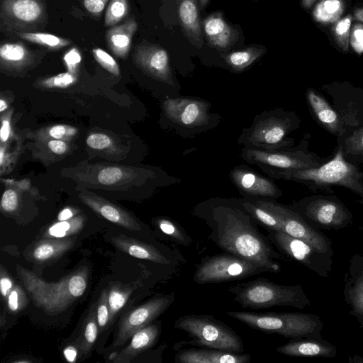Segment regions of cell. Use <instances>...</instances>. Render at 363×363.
<instances>
[{
    "instance_id": "1",
    "label": "cell",
    "mask_w": 363,
    "mask_h": 363,
    "mask_svg": "<svg viewBox=\"0 0 363 363\" xmlns=\"http://www.w3.org/2000/svg\"><path fill=\"white\" fill-rule=\"evenodd\" d=\"M193 215L210 229L207 238L223 252L257 262L277 272L281 256L239 199H213L198 204Z\"/></svg>"
},
{
    "instance_id": "2",
    "label": "cell",
    "mask_w": 363,
    "mask_h": 363,
    "mask_svg": "<svg viewBox=\"0 0 363 363\" xmlns=\"http://www.w3.org/2000/svg\"><path fill=\"white\" fill-rule=\"evenodd\" d=\"M16 269L33 304L49 315L65 311L86 289V267L78 269L56 282L45 281L19 264Z\"/></svg>"
},
{
    "instance_id": "3",
    "label": "cell",
    "mask_w": 363,
    "mask_h": 363,
    "mask_svg": "<svg viewBox=\"0 0 363 363\" xmlns=\"http://www.w3.org/2000/svg\"><path fill=\"white\" fill-rule=\"evenodd\" d=\"M270 177L299 182L313 190L331 191V186H343L363 198V172L345 160L342 145L331 160L319 167L284 170Z\"/></svg>"
},
{
    "instance_id": "4",
    "label": "cell",
    "mask_w": 363,
    "mask_h": 363,
    "mask_svg": "<svg viewBox=\"0 0 363 363\" xmlns=\"http://www.w3.org/2000/svg\"><path fill=\"white\" fill-rule=\"evenodd\" d=\"M174 328L185 332L191 340L181 341L175 350L184 345L242 353L243 341L231 328L211 315L191 314L179 317Z\"/></svg>"
},
{
    "instance_id": "5",
    "label": "cell",
    "mask_w": 363,
    "mask_h": 363,
    "mask_svg": "<svg viewBox=\"0 0 363 363\" xmlns=\"http://www.w3.org/2000/svg\"><path fill=\"white\" fill-rule=\"evenodd\" d=\"M300 120L295 113L282 109L266 111L256 116L252 124L243 129L238 143L244 147L265 150L290 148L287 135L297 128Z\"/></svg>"
},
{
    "instance_id": "6",
    "label": "cell",
    "mask_w": 363,
    "mask_h": 363,
    "mask_svg": "<svg viewBox=\"0 0 363 363\" xmlns=\"http://www.w3.org/2000/svg\"><path fill=\"white\" fill-rule=\"evenodd\" d=\"M228 291L242 308L253 310L299 306L301 303V294L297 286L280 285L262 277L233 285Z\"/></svg>"
},
{
    "instance_id": "7",
    "label": "cell",
    "mask_w": 363,
    "mask_h": 363,
    "mask_svg": "<svg viewBox=\"0 0 363 363\" xmlns=\"http://www.w3.org/2000/svg\"><path fill=\"white\" fill-rule=\"evenodd\" d=\"M263 273L273 272L261 264L223 252L202 258L196 265L193 280L201 285L220 284Z\"/></svg>"
},
{
    "instance_id": "8",
    "label": "cell",
    "mask_w": 363,
    "mask_h": 363,
    "mask_svg": "<svg viewBox=\"0 0 363 363\" xmlns=\"http://www.w3.org/2000/svg\"><path fill=\"white\" fill-rule=\"evenodd\" d=\"M240 157L247 163L258 166L269 177L284 170L314 168L324 163L315 155L301 149L265 150L244 147Z\"/></svg>"
},
{
    "instance_id": "9",
    "label": "cell",
    "mask_w": 363,
    "mask_h": 363,
    "mask_svg": "<svg viewBox=\"0 0 363 363\" xmlns=\"http://www.w3.org/2000/svg\"><path fill=\"white\" fill-rule=\"evenodd\" d=\"M47 20L45 0H1V27L5 32H34Z\"/></svg>"
},
{
    "instance_id": "10",
    "label": "cell",
    "mask_w": 363,
    "mask_h": 363,
    "mask_svg": "<svg viewBox=\"0 0 363 363\" xmlns=\"http://www.w3.org/2000/svg\"><path fill=\"white\" fill-rule=\"evenodd\" d=\"M227 314L252 329L267 333L295 337L303 335L308 330L307 318L296 313L230 311Z\"/></svg>"
},
{
    "instance_id": "11",
    "label": "cell",
    "mask_w": 363,
    "mask_h": 363,
    "mask_svg": "<svg viewBox=\"0 0 363 363\" xmlns=\"http://www.w3.org/2000/svg\"><path fill=\"white\" fill-rule=\"evenodd\" d=\"M174 301V293L159 294L127 313L121 319L113 347L123 345L136 332L152 323Z\"/></svg>"
},
{
    "instance_id": "12",
    "label": "cell",
    "mask_w": 363,
    "mask_h": 363,
    "mask_svg": "<svg viewBox=\"0 0 363 363\" xmlns=\"http://www.w3.org/2000/svg\"><path fill=\"white\" fill-rule=\"evenodd\" d=\"M113 244L121 251L128 255L145 259L157 264L178 269L186 260L177 250H162L154 245L144 242L123 235L111 238Z\"/></svg>"
},
{
    "instance_id": "13",
    "label": "cell",
    "mask_w": 363,
    "mask_h": 363,
    "mask_svg": "<svg viewBox=\"0 0 363 363\" xmlns=\"http://www.w3.org/2000/svg\"><path fill=\"white\" fill-rule=\"evenodd\" d=\"M163 108L167 118L181 128L204 127L210 118L208 103L199 99H167L164 102Z\"/></svg>"
},
{
    "instance_id": "14",
    "label": "cell",
    "mask_w": 363,
    "mask_h": 363,
    "mask_svg": "<svg viewBox=\"0 0 363 363\" xmlns=\"http://www.w3.org/2000/svg\"><path fill=\"white\" fill-rule=\"evenodd\" d=\"M133 60L145 73L170 84H173L167 52L161 46L143 41L135 45Z\"/></svg>"
},
{
    "instance_id": "15",
    "label": "cell",
    "mask_w": 363,
    "mask_h": 363,
    "mask_svg": "<svg viewBox=\"0 0 363 363\" xmlns=\"http://www.w3.org/2000/svg\"><path fill=\"white\" fill-rule=\"evenodd\" d=\"M230 177L240 193L244 196L276 199L282 194L269 179L245 165L235 167Z\"/></svg>"
},
{
    "instance_id": "16",
    "label": "cell",
    "mask_w": 363,
    "mask_h": 363,
    "mask_svg": "<svg viewBox=\"0 0 363 363\" xmlns=\"http://www.w3.org/2000/svg\"><path fill=\"white\" fill-rule=\"evenodd\" d=\"M174 360L177 363H250L247 353H236L206 347H190L177 350Z\"/></svg>"
},
{
    "instance_id": "17",
    "label": "cell",
    "mask_w": 363,
    "mask_h": 363,
    "mask_svg": "<svg viewBox=\"0 0 363 363\" xmlns=\"http://www.w3.org/2000/svg\"><path fill=\"white\" fill-rule=\"evenodd\" d=\"M162 330V322L153 321L136 332L130 344L120 352H113L109 359L115 363H129L157 342Z\"/></svg>"
},
{
    "instance_id": "18",
    "label": "cell",
    "mask_w": 363,
    "mask_h": 363,
    "mask_svg": "<svg viewBox=\"0 0 363 363\" xmlns=\"http://www.w3.org/2000/svg\"><path fill=\"white\" fill-rule=\"evenodd\" d=\"M79 197L84 203L106 220L130 230H142L138 222L130 213L104 199L87 192L79 194Z\"/></svg>"
},
{
    "instance_id": "19",
    "label": "cell",
    "mask_w": 363,
    "mask_h": 363,
    "mask_svg": "<svg viewBox=\"0 0 363 363\" xmlns=\"http://www.w3.org/2000/svg\"><path fill=\"white\" fill-rule=\"evenodd\" d=\"M203 26L209 45L218 50L230 48L238 38V32L224 20L220 12L207 16Z\"/></svg>"
},
{
    "instance_id": "20",
    "label": "cell",
    "mask_w": 363,
    "mask_h": 363,
    "mask_svg": "<svg viewBox=\"0 0 363 363\" xmlns=\"http://www.w3.org/2000/svg\"><path fill=\"white\" fill-rule=\"evenodd\" d=\"M39 54L21 42L4 43L0 47L1 67L4 69L21 70L33 65Z\"/></svg>"
},
{
    "instance_id": "21",
    "label": "cell",
    "mask_w": 363,
    "mask_h": 363,
    "mask_svg": "<svg viewBox=\"0 0 363 363\" xmlns=\"http://www.w3.org/2000/svg\"><path fill=\"white\" fill-rule=\"evenodd\" d=\"M75 238H47L37 241L29 249L26 258L31 262L45 263L53 261L74 245Z\"/></svg>"
},
{
    "instance_id": "22",
    "label": "cell",
    "mask_w": 363,
    "mask_h": 363,
    "mask_svg": "<svg viewBox=\"0 0 363 363\" xmlns=\"http://www.w3.org/2000/svg\"><path fill=\"white\" fill-rule=\"evenodd\" d=\"M138 24L134 18L123 23L111 26L106 32V43L111 52L118 57L125 60L129 54L133 35Z\"/></svg>"
},
{
    "instance_id": "23",
    "label": "cell",
    "mask_w": 363,
    "mask_h": 363,
    "mask_svg": "<svg viewBox=\"0 0 363 363\" xmlns=\"http://www.w3.org/2000/svg\"><path fill=\"white\" fill-rule=\"evenodd\" d=\"M308 104L318 121L333 134L341 137L345 133L340 116L326 100L312 89L306 92Z\"/></svg>"
},
{
    "instance_id": "24",
    "label": "cell",
    "mask_w": 363,
    "mask_h": 363,
    "mask_svg": "<svg viewBox=\"0 0 363 363\" xmlns=\"http://www.w3.org/2000/svg\"><path fill=\"white\" fill-rule=\"evenodd\" d=\"M179 23L188 40L200 48L203 35L199 21L197 0H177Z\"/></svg>"
},
{
    "instance_id": "25",
    "label": "cell",
    "mask_w": 363,
    "mask_h": 363,
    "mask_svg": "<svg viewBox=\"0 0 363 363\" xmlns=\"http://www.w3.org/2000/svg\"><path fill=\"white\" fill-rule=\"evenodd\" d=\"M266 52L263 46H251L223 55L225 63L233 70L241 72Z\"/></svg>"
},
{
    "instance_id": "26",
    "label": "cell",
    "mask_w": 363,
    "mask_h": 363,
    "mask_svg": "<svg viewBox=\"0 0 363 363\" xmlns=\"http://www.w3.org/2000/svg\"><path fill=\"white\" fill-rule=\"evenodd\" d=\"M155 226L169 240L176 245L189 247L193 240L177 222L166 217H160L154 221Z\"/></svg>"
},
{
    "instance_id": "27",
    "label": "cell",
    "mask_w": 363,
    "mask_h": 363,
    "mask_svg": "<svg viewBox=\"0 0 363 363\" xmlns=\"http://www.w3.org/2000/svg\"><path fill=\"white\" fill-rule=\"evenodd\" d=\"M239 201L256 222L267 230L283 231L281 223L271 212L257 205L247 196H244Z\"/></svg>"
},
{
    "instance_id": "28",
    "label": "cell",
    "mask_w": 363,
    "mask_h": 363,
    "mask_svg": "<svg viewBox=\"0 0 363 363\" xmlns=\"http://www.w3.org/2000/svg\"><path fill=\"white\" fill-rule=\"evenodd\" d=\"M20 38L43 46L50 50H58L71 44V40L43 32H16Z\"/></svg>"
},
{
    "instance_id": "29",
    "label": "cell",
    "mask_w": 363,
    "mask_h": 363,
    "mask_svg": "<svg viewBox=\"0 0 363 363\" xmlns=\"http://www.w3.org/2000/svg\"><path fill=\"white\" fill-rule=\"evenodd\" d=\"M307 211L313 213L323 224H329L342 211V208L333 201L316 199L309 203Z\"/></svg>"
},
{
    "instance_id": "30",
    "label": "cell",
    "mask_w": 363,
    "mask_h": 363,
    "mask_svg": "<svg viewBox=\"0 0 363 363\" xmlns=\"http://www.w3.org/2000/svg\"><path fill=\"white\" fill-rule=\"evenodd\" d=\"M84 218L77 216L67 220L59 221L52 225L47 230L46 234L54 238H69L79 233L84 226Z\"/></svg>"
},
{
    "instance_id": "31",
    "label": "cell",
    "mask_w": 363,
    "mask_h": 363,
    "mask_svg": "<svg viewBox=\"0 0 363 363\" xmlns=\"http://www.w3.org/2000/svg\"><path fill=\"white\" fill-rule=\"evenodd\" d=\"M99 333L96 308L94 305L87 315L82 333L80 347L83 354H86L90 351L97 339Z\"/></svg>"
},
{
    "instance_id": "32",
    "label": "cell",
    "mask_w": 363,
    "mask_h": 363,
    "mask_svg": "<svg viewBox=\"0 0 363 363\" xmlns=\"http://www.w3.org/2000/svg\"><path fill=\"white\" fill-rule=\"evenodd\" d=\"M131 290L120 284H113L108 290V303L110 311V323L116 315L126 303Z\"/></svg>"
},
{
    "instance_id": "33",
    "label": "cell",
    "mask_w": 363,
    "mask_h": 363,
    "mask_svg": "<svg viewBox=\"0 0 363 363\" xmlns=\"http://www.w3.org/2000/svg\"><path fill=\"white\" fill-rule=\"evenodd\" d=\"M279 353L290 356H314L322 352L321 347L313 342H291L277 348Z\"/></svg>"
},
{
    "instance_id": "34",
    "label": "cell",
    "mask_w": 363,
    "mask_h": 363,
    "mask_svg": "<svg viewBox=\"0 0 363 363\" xmlns=\"http://www.w3.org/2000/svg\"><path fill=\"white\" fill-rule=\"evenodd\" d=\"M129 12L128 0H111L106 11L105 26H113L125 18Z\"/></svg>"
},
{
    "instance_id": "35",
    "label": "cell",
    "mask_w": 363,
    "mask_h": 363,
    "mask_svg": "<svg viewBox=\"0 0 363 363\" xmlns=\"http://www.w3.org/2000/svg\"><path fill=\"white\" fill-rule=\"evenodd\" d=\"M341 9L342 3L340 0H325L315 8L314 16L320 21H331L337 18Z\"/></svg>"
},
{
    "instance_id": "36",
    "label": "cell",
    "mask_w": 363,
    "mask_h": 363,
    "mask_svg": "<svg viewBox=\"0 0 363 363\" xmlns=\"http://www.w3.org/2000/svg\"><path fill=\"white\" fill-rule=\"evenodd\" d=\"M342 147L344 153L347 155L363 156V127L349 135Z\"/></svg>"
},
{
    "instance_id": "37",
    "label": "cell",
    "mask_w": 363,
    "mask_h": 363,
    "mask_svg": "<svg viewBox=\"0 0 363 363\" xmlns=\"http://www.w3.org/2000/svg\"><path fill=\"white\" fill-rule=\"evenodd\" d=\"M96 320L99 333H101L110 323V311L108 303V291L104 290L96 306Z\"/></svg>"
},
{
    "instance_id": "38",
    "label": "cell",
    "mask_w": 363,
    "mask_h": 363,
    "mask_svg": "<svg viewBox=\"0 0 363 363\" xmlns=\"http://www.w3.org/2000/svg\"><path fill=\"white\" fill-rule=\"evenodd\" d=\"M77 80V74L69 72L41 79L39 84L45 88H67Z\"/></svg>"
},
{
    "instance_id": "39",
    "label": "cell",
    "mask_w": 363,
    "mask_h": 363,
    "mask_svg": "<svg viewBox=\"0 0 363 363\" xmlns=\"http://www.w3.org/2000/svg\"><path fill=\"white\" fill-rule=\"evenodd\" d=\"M92 54L96 61L112 74L118 77L120 68L115 59L107 52L99 48L92 49Z\"/></svg>"
},
{
    "instance_id": "40",
    "label": "cell",
    "mask_w": 363,
    "mask_h": 363,
    "mask_svg": "<svg viewBox=\"0 0 363 363\" xmlns=\"http://www.w3.org/2000/svg\"><path fill=\"white\" fill-rule=\"evenodd\" d=\"M25 294L19 286L15 285L7 296V304L11 312H18L26 303Z\"/></svg>"
},
{
    "instance_id": "41",
    "label": "cell",
    "mask_w": 363,
    "mask_h": 363,
    "mask_svg": "<svg viewBox=\"0 0 363 363\" xmlns=\"http://www.w3.org/2000/svg\"><path fill=\"white\" fill-rule=\"evenodd\" d=\"M123 177L122 170L116 167H106L99 172L98 181L105 185H111L119 182Z\"/></svg>"
},
{
    "instance_id": "42",
    "label": "cell",
    "mask_w": 363,
    "mask_h": 363,
    "mask_svg": "<svg viewBox=\"0 0 363 363\" xmlns=\"http://www.w3.org/2000/svg\"><path fill=\"white\" fill-rule=\"evenodd\" d=\"M63 60L67 70L73 74L77 73L82 61V55L77 48L69 49L63 56Z\"/></svg>"
},
{
    "instance_id": "43",
    "label": "cell",
    "mask_w": 363,
    "mask_h": 363,
    "mask_svg": "<svg viewBox=\"0 0 363 363\" xmlns=\"http://www.w3.org/2000/svg\"><path fill=\"white\" fill-rule=\"evenodd\" d=\"M18 206V196L13 189L6 190L1 198V209L6 213H13Z\"/></svg>"
},
{
    "instance_id": "44",
    "label": "cell",
    "mask_w": 363,
    "mask_h": 363,
    "mask_svg": "<svg viewBox=\"0 0 363 363\" xmlns=\"http://www.w3.org/2000/svg\"><path fill=\"white\" fill-rule=\"evenodd\" d=\"M86 144L93 149L102 150L110 145L111 139L105 134L94 133L87 138Z\"/></svg>"
},
{
    "instance_id": "45",
    "label": "cell",
    "mask_w": 363,
    "mask_h": 363,
    "mask_svg": "<svg viewBox=\"0 0 363 363\" xmlns=\"http://www.w3.org/2000/svg\"><path fill=\"white\" fill-rule=\"evenodd\" d=\"M86 10L92 16L98 17L104 11L108 0H79Z\"/></svg>"
},
{
    "instance_id": "46",
    "label": "cell",
    "mask_w": 363,
    "mask_h": 363,
    "mask_svg": "<svg viewBox=\"0 0 363 363\" xmlns=\"http://www.w3.org/2000/svg\"><path fill=\"white\" fill-rule=\"evenodd\" d=\"M13 287V283L6 270L1 265V279H0V291L3 297L7 298L9 294Z\"/></svg>"
},
{
    "instance_id": "47",
    "label": "cell",
    "mask_w": 363,
    "mask_h": 363,
    "mask_svg": "<svg viewBox=\"0 0 363 363\" xmlns=\"http://www.w3.org/2000/svg\"><path fill=\"white\" fill-rule=\"evenodd\" d=\"M48 147L52 152L57 155L65 153L67 150L65 143L60 140H50L48 143Z\"/></svg>"
},
{
    "instance_id": "48",
    "label": "cell",
    "mask_w": 363,
    "mask_h": 363,
    "mask_svg": "<svg viewBox=\"0 0 363 363\" xmlns=\"http://www.w3.org/2000/svg\"><path fill=\"white\" fill-rule=\"evenodd\" d=\"M351 25V20L345 18L341 20L335 28V32L339 36H345L349 31Z\"/></svg>"
},
{
    "instance_id": "49",
    "label": "cell",
    "mask_w": 363,
    "mask_h": 363,
    "mask_svg": "<svg viewBox=\"0 0 363 363\" xmlns=\"http://www.w3.org/2000/svg\"><path fill=\"white\" fill-rule=\"evenodd\" d=\"M65 359L71 363L75 362L77 358V350L73 345H69L63 350Z\"/></svg>"
},
{
    "instance_id": "50",
    "label": "cell",
    "mask_w": 363,
    "mask_h": 363,
    "mask_svg": "<svg viewBox=\"0 0 363 363\" xmlns=\"http://www.w3.org/2000/svg\"><path fill=\"white\" fill-rule=\"evenodd\" d=\"M11 133V125L8 119H4L1 122V127L0 131V137L2 143H6Z\"/></svg>"
},
{
    "instance_id": "51",
    "label": "cell",
    "mask_w": 363,
    "mask_h": 363,
    "mask_svg": "<svg viewBox=\"0 0 363 363\" xmlns=\"http://www.w3.org/2000/svg\"><path fill=\"white\" fill-rule=\"evenodd\" d=\"M49 134L56 139L62 138L67 134L66 127L62 125H55L50 129Z\"/></svg>"
},
{
    "instance_id": "52",
    "label": "cell",
    "mask_w": 363,
    "mask_h": 363,
    "mask_svg": "<svg viewBox=\"0 0 363 363\" xmlns=\"http://www.w3.org/2000/svg\"><path fill=\"white\" fill-rule=\"evenodd\" d=\"M354 46L357 51H363V29H357L354 32Z\"/></svg>"
},
{
    "instance_id": "53",
    "label": "cell",
    "mask_w": 363,
    "mask_h": 363,
    "mask_svg": "<svg viewBox=\"0 0 363 363\" xmlns=\"http://www.w3.org/2000/svg\"><path fill=\"white\" fill-rule=\"evenodd\" d=\"M73 211L70 208H66L61 211L60 213L58 214L57 220L59 221L67 220L73 218Z\"/></svg>"
},
{
    "instance_id": "54",
    "label": "cell",
    "mask_w": 363,
    "mask_h": 363,
    "mask_svg": "<svg viewBox=\"0 0 363 363\" xmlns=\"http://www.w3.org/2000/svg\"><path fill=\"white\" fill-rule=\"evenodd\" d=\"M7 108V104L3 99H0V111L2 112Z\"/></svg>"
},
{
    "instance_id": "55",
    "label": "cell",
    "mask_w": 363,
    "mask_h": 363,
    "mask_svg": "<svg viewBox=\"0 0 363 363\" xmlns=\"http://www.w3.org/2000/svg\"><path fill=\"white\" fill-rule=\"evenodd\" d=\"M209 0H199V6H200V9H203L207 3L208 2Z\"/></svg>"
},
{
    "instance_id": "56",
    "label": "cell",
    "mask_w": 363,
    "mask_h": 363,
    "mask_svg": "<svg viewBox=\"0 0 363 363\" xmlns=\"http://www.w3.org/2000/svg\"><path fill=\"white\" fill-rule=\"evenodd\" d=\"M13 362L19 363V362H30L29 360H20V361H14Z\"/></svg>"
}]
</instances>
